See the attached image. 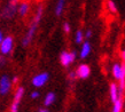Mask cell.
Wrapping results in <instances>:
<instances>
[{"label": "cell", "mask_w": 125, "mask_h": 112, "mask_svg": "<svg viewBox=\"0 0 125 112\" xmlns=\"http://www.w3.org/2000/svg\"><path fill=\"white\" fill-rule=\"evenodd\" d=\"M42 15H44V6L42 5H39L38 8H37V10H36V14H34L33 19L31 21L30 25L28 28L27 32L24 34V37L22 38V46L25 48L28 46L30 45L32 40H33V38L36 37V33H37V30H38L39 28V24H40V21L42 19Z\"/></svg>", "instance_id": "6da1fadb"}, {"label": "cell", "mask_w": 125, "mask_h": 112, "mask_svg": "<svg viewBox=\"0 0 125 112\" xmlns=\"http://www.w3.org/2000/svg\"><path fill=\"white\" fill-rule=\"evenodd\" d=\"M11 88H13L11 78L8 75H2L0 77V95L6 96L7 94H9Z\"/></svg>", "instance_id": "7a4b0ae2"}, {"label": "cell", "mask_w": 125, "mask_h": 112, "mask_svg": "<svg viewBox=\"0 0 125 112\" xmlns=\"http://www.w3.org/2000/svg\"><path fill=\"white\" fill-rule=\"evenodd\" d=\"M14 49V38L11 36H6L4 37V40L0 44V54L2 55H9Z\"/></svg>", "instance_id": "3957f363"}, {"label": "cell", "mask_w": 125, "mask_h": 112, "mask_svg": "<svg viewBox=\"0 0 125 112\" xmlns=\"http://www.w3.org/2000/svg\"><path fill=\"white\" fill-rule=\"evenodd\" d=\"M76 53L75 52H68L63 50L60 54V63L63 67H68L70 64H72L76 61Z\"/></svg>", "instance_id": "277c9868"}, {"label": "cell", "mask_w": 125, "mask_h": 112, "mask_svg": "<svg viewBox=\"0 0 125 112\" xmlns=\"http://www.w3.org/2000/svg\"><path fill=\"white\" fill-rule=\"evenodd\" d=\"M49 80V73L47 72H42V73H38L32 77L31 79V84L32 86L36 87V88H40V87L45 86L46 82Z\"/></svg>", "instance_id": "5b68a950"}, {"label": "cell", "mask_w": 125, "mask_h": 112, "mask_svg": "<svg viewBox=\"0 0 125 112\" xmlns=\"http://www.w3.org/2000/svg\"><path fill=\"white\" fill-rule=\"evenodd\" d=\"M17 6L19 5H13L8 2L1 10V17L4 19H13L17 14Z\"/></svg>", "instance_id": "8992f818"}, {"label": "cell", "mask_w": 125, "mask_h": 112, "mask_svg": "<svg viewBox=\"0 0 125 112\" xmlns=\"http://www.w3.org/2000/svg\"><path fill=\"white\" fill-rule=\"evenodd\" d=\"M76 75H77V78L79 79H87L91 75V67H90V65H87V64L78 65V67L76 70Z\"/></svg>", "instance_id": "52a82bcc"}, {"label": "cell", "mask_w": 125, "mask_h": 112, "mask_svg": "<svg viewBox=\"0 0 125 112\" xmlns=\"http://www.w3.org/2000/svg\"><path fill=\"white\" fill-rule=\"evenodd\" d=\"M30 1H28V0H23V1H20L19 6H17V14H19L22 19H24L25 16L29 14V11H30Z\"/></svg>", "instance_id": "ba28073f"}, {"label": "cell", "mask_w": 125, "mask_h": 112, "mask_svg": "<svg viewBox=\"0 0 125 112\" xmlns=\"http://www.w3.org/2000/svg\"><path fill=\"white\" fill-rule=\"evenodd\" d=\"M119 96H124V94L119 93V89H118V85L116 82H111L109 85V97L111 103L115 102Z\"/></svg>", "instance_id": "9c48e42d"}, {"label": "cell", "mask_w": 125, "mask_h": 112, "mask_svg": "<svg viewBox=\"0 0 125 112\" xmlns=\"http://www.w3.org/2000/svg\"><path fill=\"white\" fill-rule=\"evenodd\" d=\"M91 50H92V47L90 41H83V45H82V48H80V52H79V57L82 60L86 58L87 56L90 55Z\"/></svg>", "instance_id": "30bf717a"}, {"label": "cell", "mask_w": 125, "mask_h": 112, "mask_svg": "<svg viewBox=\"0 0 125 112\" xmlns=\"http://www.w3.org/2000/svg\"><path fill=\"white\" fill-rule=\"evenodd\" d=\"M124 96H119L115 102H113V108H111V112H123L124 109Z\"/></svg>", "instance_id": "8fae6325"}, {"label": "cell", "mask_w": 125, "mask_h": 112, "mask_svg": "<svg viewBox=\"0 0 125 112\" xmlns=\"http://www.w3.org/2000/svg\"><path fill=\"white\" fill-rule=\"evenodd\" d=\"M111 75L114 77V79L116 81H118L119 79H121V75H122V63H116L113 64V66H111Z\"/></svg>", "instance_id": "7c38bea8"}, {"label": "cell", "mask_w": 125, "mask_h": 112, "mask_svg": "<svg viewBox=\"0 0 125 112\" xmlns=\"http://www.w3.org/2000/svg\"><path fill=\"white\" fill-rule=\"evenodd\" d=\"M24 93H25V89H24V87L19 86V87H17V88L15 89V92H14L13 102H15V103L20 104V103H21V101H22L23 96H24Z\"/></svg>", "instance_id": "4fadbf2b"}, {"label": "cell", "mask_w": 125, "mask_h": 112, "mask_svg": "<svg viewBox=\"0 0 125 112\" xmlns=\"http://www.w3.org/2000/svg\"><path fill=\"white\" fill-rule=\"evenodd\" d=\"M67 0H56V5H55V15L59 17L63 14V10L65 8Z\"/></svg>", "instance_id": "5bb4252c"}, {"label": "cell", "mask_w": 125, "mask_h": 112, "mask_svg": "<svg viewBox=\"0 0 125 112\" xmlns=\"http://www.w3.org/2000/svg\"><path fill=\"white\" fill-rule=\"evenodd\" d=\"M56 101V95L53 92H49V93L46 94L45 100H44V104L45 106H51V105L54 104V102Z\"/></svg>", "instance_id": "9a60e30c"}, {"label": "cell", "mask_w": 125, "mask_h": 112, "mask_svg": "<svg viewBox=\"0 0 125 112\" xmlns=\"http://www.w3.org/2000/svg\"><path fill=\"white\" fill-rule=\"evenodd\" d=\"M107 9L111 14H116L117 13V6H116L114 0H107Z\"/></svg>", "instance_id": "2e32d148"}, {"label": "cell", "mask_w": 125, "mask_h": 112, "mask_svg": "<svg viewBox=\"0 0 125 112\" xmlns=\"http://www.w3.org/2000/svg\"><path fill=\"white\" fill-rule=\"evenodd\" d=\"M84 41V32L82 30H77L76 33H75V42L77 45H80L83 44Z\"/></svg>", "instance_id": "e0dca14e"}, {"label": "cell", "mask_w": 125, "mask_h": 112, "mask_svg": "<svg viewBox=\"0 0 125 112\" xmlns=\"http://www.w3.org/2000/svg\"><path fill=\"white\" fill-rule=\"evenodd\" d=\"M63 31H64V33H67V34H69L71 32V25H70L68 22L63 23Z\"/></svg>", "instance_id": "ac0fdd59"}, {"label": "cell", "mask_w": 125, "mask_h": 112, "mask_svg": "<svg viewBox=\"0 0 125 112\" xmlns=\"http://www.w3.org/2000/svg\"><path fill=\"white\" fill-rule=\"evenodd\" d=\"M68 78L69 80H71V81H75L77 79V75H76V71H70L68 73Z\"/></svg>", "instance_id": "d6986e66"}, {"label": "cell", "mask_w": 125, "mask_h": 112, "mask_svg": "<svg viewBox=\"0 0 125 112\" xmlns=\"http://www.w3.org/2000/svg\"><path fill=\"white\" fill-rule=\"evenodd\" d=\"M6 62H7L6 56L2 55V54H0V69H1V67H4L5 65H6Z\"/></svg>", "instance_id": "ffe728a7"}, {"label": "cell", "mask_w": 125, "mask_h": 112, "mask_svg": "<svg viewBox=\"0 0 125 112\" xmlns=\"http://www.w3.org/2000/svg\"><path fill=\"white\" fill-rule=\"evenodd\" d=\"M92 36H93V31H92L91 29H88V30H86L84 32V38H85V39H90Z\"/></svg>", "instance_id": "44dd1931"}, {"label": "cell", "mask_w": 125, "mask_h": 112, "mask_svg": "<svg viewBox=\"0 0 125 112\" xmlns=\"http://www.w3.org/2000/svg\"><path fill=\"white\" fill-rule=\"evenodd\" d=\"M39 96H40V94H39L38 90H33V92H31V94H30V97L32 100H36V98H38Z\"/></svg>", "instance_id": "7402d4cb"}, {"label": "cell", "mask_w": 125, "mask_h": 112, "mask_svg": "<svg viewBox=\"0 0 125 112\" xmlns=\"http://www.w3.org/2000/svg\"><path fill=\"white\" fill-rule=\"evenodd\" d=\"M121 60H122V63L125 64V48L121 52Z\"/></svg>", "instance_id": "603a6c76"}, {"label": "cell", "mask_w": 125, "mask_h": 112, "mask_svg": "<svg viewBox=\"0 0 125 112\" xmlns=\"http://www.w3.org/2000/svg\"><path fill=\"white\" fill-rule=\"evenodd\" d=\"M11 82H13V85H14V84H17V82H19V77H17V75H14V77L11 78Z\"/></svg>", "instance_id": "cb8c5ba5"}, {"label": "cell", "mask_w": 125, "mask_h": 112, "mask_svg": "<svg viewBox=\"0 0 125 112\" xmlns=\"http://www.w3.org/2000/svg\"><path fill=\"white\" fill-rule=\"evenodd\" d=\"M8 2H10V4H13V5H19L20 4V0H9Z\"/></svg>", "instance_id": "d4e9b609"}, {"label": "cell", "mask_w": 125, "mask_h": 112, "mask_svg": "<svg viewBox=\"0 0 125 112\" xmlns=\"http://www.w3.org/2000/svg\"><path fill=\"white\" fill-rule=\"evenodd\" d=\"M4 37H5V36H4V32L0 30V44H1V41L4 40Z\"/></svg>", "instance_id": "484cf974"}, {"label": "cell", "mask_w": 125, "mask_h": 112, "mask_svg": "<svg viewBox=\"0 0 125 112\" xmlns=\"http://www.w3.org/2000/svg\"><path fill=\"white\" fill-rule=\"evenodd\" d=\"M38 112H49V111L47 110V109H40V110H39Z\"/></svg>", "instance_id": "4316f807"}, {"label": "cell", "mask_w": 125, "mask_h": 112, "mask_svg": "<svg viewBox=\"0 0 125 112\" xmlns=\"http://www.w3.org/2000/svg\"><path fill=\"white\" fill-rule=\"evenodd\" d=\"M123 112H125V104H124V109H123Z\"/></svg>", "instance_id": "83f0119b"}]
</instances>
